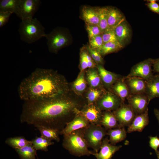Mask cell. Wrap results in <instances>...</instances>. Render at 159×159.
Returning a JSON list of instances; mask_svg holds the SVG:
<instances>
[{
  "label": "cell",
  "instance_id": "1",
  "mask_svg": "<svg viewBox=\"0 0 159 159\" xmlns=\"http://www.w3.org/2000/svg\"><path fill=\"white\" fill-rule=\"evenodd\" d=\"M68 95L54 98L24 101L21 122L54 129L60 131L86 105Z\"/></svg>",
  "mask_w": 159,
  "mask_h": 159
},
{
  "label": "cell",
  "instance_id": "2",
  "mask_svg": "<svg viewBox=\"0 0 159 159\" xmlns=\"http://www.w3.org/2000/svg\"><path fill=\"white\" fill-rule=\"evenodd\" d=\"M18 91L24 101L66 96L69 89L62 75L53 69L37 68L21 81Z\"/></svg>",
  "mask_w": 159,
  "mask_h": 159
},
{
  "label": "cell",
  "instance_id": "3",
  "mask_svg": "<svg viewBox=\"0 0 159 159\" xmlns=\"http://www.w3.org/2000/svg\"><path fill=\"white\" fill-rule=\"evenodd\" d=\"M63 136L62 146L72 155L78 157L92 155L94 152L88 149L84 137L83 128Z\"/></svg>",
  "mask_w": 159,
  "mask_h": 159
},
{
  "label": "cell",
  "instance_id": "4",
  "mask_svg": "<svg viewBox=\"0 0 159 159\" xmlns=\"http://www.w3.org/2000/svg\"><path fill=\"white\" fill-rule=\"evenodd\" d=\"M19 32L21 39L28 44L35 42L44 37V28L37 18L22 20L20 24Z\"/></svg>",
  "mask_w": 159,
  "mask_h": 159
},
{
  "label": "cell",
  "instance_id": "5",
  "mask_svg": "<svg viewBox=\"0 0 159 159\" xmlns=\"http://www.w3.org/2000/svg\"><path fill=\"white\" fill-rule=\"evenodd\" d=\"M49 51L57 53L62 48L68 46L71 42V38L68 30L64 28L57 27L48 34H46Z\"/></svg>",
  "mask_w": 159,
  "mask_h": 159
},
{
  "label": "cell",
  "instance_id": "6",
  "mask_svg": "<svg viewBox=\"0 0 159 159\" xmlns=\"http://www.w3.org/2000/svg\"><path fill=\"white\" fill-rule=\"evenodd\" d=\"M84 137L89 148L92 149L94 153L100 150L104 137L107 130L99 125L90 124L83 128Z\"/></svg>",
  "mask_w": 159,
  "mask_h": 159
},
{
  "label": "cell",
  "instance_id": "7",
  "mask_svg": "<svg viewBox=\"0 0 159 159\" xmlns=\"http://www.w3.org/2000/svg\"><path fill=\"white\" fill-rule=\"evenodd\" d=\"M123 103L121 99L115 94L105 91L95 104L102 111H111L118 108Z\"/></svg>",
  "mask_w": 159,
  "mask_h": 159
},
{
  "label": "cell",
  "instance_id": "8",
  "mask_svg": "<svg viewBox=\"0 0 159 159\" xmlns=\"http://www.w3.org/2000/svg\"><path fill=\"white\" fill-rule=\"evenodd\" d=\"M153 59L149 58L134 65L126 77H138L147 81L153 76Z\"/></svg>",
  "mask_w": 159,
  "mask_h": 159
},
{
  "label": "cell",
  "instance_id": "9",
  "mask_svg": "<svg viewBox=\"0 0 159 159\" xmlns=\"http://www.w3.org/2000/svg\"><path fill=\"white\" fill-rule=\"evenodd\" d=\"M112 112L121 127H128L136 115L130 106L125 103Z\"/></svg>",
  "mask_w": 159,
  "mask_h": 159
},
{
  "label": "cell",
  "instance_id": "10",
  "mask_svg": "<svg viewBox=\"0 0 159 159\" xmlns=\"http://www.w3.org/2000/svg\"><path fill=\"white\" fill-rule=\"evenodd\" d=\"M127 99L128 104L136 115L142 113L148 110V100L145 93L130 94Z\"/></svg>",
  "mask_w": 159,
  "mask_h": 159
},
{
  "label": "cell",
  "instance_id": "11",
  "mask_svg": "<svg viewBox=\"0 0 159 159\" xmlns=\"http://www.w3.org/2000/svg\"><path fill=\"white\" fill-rule=\"evenodd\" d=\"M39 0H20L17 16L21 20L33 18L40 4Z\"/></svg>",
  "mask_w": 159,
  "mask_h": 159
},
{
  "label": "cell",
  "instance_id": "12",
  "mask_svg": "<svg viewBox=\"0 0 159 159\" xmlns=\"http://www.w3.org/2000/svg\"><path fill=\"white\" fill-rule=\"evenodd\" d=\"M90 124L100 125L102 112L95 104L85 105L80 112Z\"/></svg>",
  "mask_w": 159,
  "mask_h": 159
},
{
  "label": "cell",
  "instance_id": "13",
  "mask_svg": "<svg viewBox=\"0 0 159 159\" xmlns=\"http://www.w3.org/2000/svg\"><path fill=\"white\" fill-rule=\"evenodd\" d=\"M121 145L116 146L111 144L107 137L104 138L100 151L94 152V155L97 159H111L115 153L121 148Z\"/></svg>",
  "mask_w": 159,
  "mask_h": 159
},
{
  "label": "cell",
  "instance_id": "14",
  "mask_svg": "<svg viewBox=\"0 0 159 159\" xmlns=\"http://www.w3.org/2000/svg\"><path fill=\"white\" fill-rule=\"evenodd\" d=\"M90 124L87 120L80 112L71 121L67 124L63 130L60 131V134L63 136L67 135L75 130L84 128Z\"/></svg>",
  "mask_w": 159,
  "mask_h": 159
},
{
  "label": "cell",
  "instance_id": "15",
  "mask_svg": "<svg viewBox=\"0 0 159 159\" xmlns=\"http://www.w3.org/2000/svg\"><path fill=\"white\" fill-rule=\"evenodd\" d=\"M97 68L103 85L108 89H111L117 80L123 77L120 75L106 70L102 65L97 64Z\"/></svg>",
  "mask_w": 159,
  "mask_h": 159
},
{
  "label": "cell",
  "instance_id": "16",
  "mask_svg": "<svg viewBox=\"0 0 159 159\" xmlns=\"http://www.w3.org/2000/svg\"><path fill=\"white\" fill-rule=\"evenodd\" d=\"M124 78L130 94L145 93V80L138 77H124Z\"/></svg>",
  "mask_w": 159,
  "mask_h": 159
},
{
  "label": "cell",
  "instance_id": "17",
  "mask_svg": "<svg viewBox=\"0 0 159 159\" xmlns=\"http://www.w3.org/2000/svg\"><path fill=\"white\" fill-rule=\"evenodd\" d=\"M148 110L136 115L131 124L128 127L127 132H142L149 122Z\"/></svg>",
  "mask_w": 159,
  "mask_h": 159
},
{
  "label": "cell",
  "instance_id": "18",
  "mask_svg": "<svg viewBox=\"0 0 159 159\" xmlns=\"http://www.w3.org/2000/svg\"><path fill=\"white\" fill-rule=\"evenodd\" d=\"M81 17L85 23L99 25V14L98 7L83 6L81 10Z\"/></svg>",
  "mask_w": 159,
  "mask_h": 159
},
{
  "label": "cell",
  "instance_id": "19",
  "mask_svg": "<svg viewBox=\"0 0 159 159\" xmlns=\"http://www.w3.org/2000/svg\"><path fill=\"white\" fill-rule=\"evenodd\" d=\"M145 81V94L149 103L153 99L159 97V74L153 75L150 79Z\"/></svg>",
  "mask_w": 159,
  "mask_h": 159
},
{
  "label": "cell",
  "instance_id": "20",
  "mask_svg": "<svg viewBox=\"0 0 159 159\" xmlns=\"http://www.w3.org/2000/svg\"><path fill=\"white\" fill-rule=\"evenodd\" d=\"M114 30L117 41L123 46L130 39L131 30L125 20L117 25Z\"/></svg>",
  "mask_w": 159,
  "mask_h": 159
},
{
  "label": "cell",
  "instance_id": "21",
  "mask_svg": "<svg viewBox=\"0 0 159 159\" xmlns=\"http://www.w3.org/2000/svg\"><path fill=\"white\" fill-rule=\"evenodd\" d=\"M107 23L109 28L114 29L125 20L124 16L117 8L107 7Z\"/></svg>",
  "mask_w": 159,
  "mask_h": 159
},
{
  "label": "cell",
  "instance_id": "22",
  "mask_svg": "<svg viewBox=\"0 0 159 159\" xmlns=\"http://www.w3.org/2000/svg\"><path fill=\"white\" fill-rule=\"evenodd\" d=\"M100 125L107 130L121 127L113 112L109 111L102 112Z\"/></svg>",
  "mask_w": 159,
  "mask_h": 159
},
{
  "label": "cell",
  "instance_id": "23",
  "mask_svg": "<svg viewBox=\"0 0 159 159\" xmlns=\"http://www.w3.org/2000/svg\"><path fill=\"white\" fill-rule=\"evenodd\" d=\"M113 93L119 96L123 103L130 94L128 87L125 81L124 77L117 80L112 87Z\"/></svg>",
  "mask_w": 159,
  "mask_h": 159
},
{
  "label": "cell",
  "instance_id": "24",
  "mask_svg": "<svg viewBox=\"0 0 159 159\" xmlns=\"http://www.w3.org/2000/svg\"><path fill=\"white\" fill-rule=\"evenodd\" d=\"M127 132L124 127H119L107 130V135L109 136L110 143L115 145L125 139Z\"/></svg>",
  "mask_w": 159,
  "mask_h": 159
},
{
  "label": "cell",
  "instance_id": "25",
  "mask_svg": "<svg viewBox=\"0 0 159 159\" xmlns=\"http://www.w3.org/2000/svg\"><path fill=\"white\" fill-rule=\"evenodd\" d=\"M20 0H1L0 12H9L19 14Z\"/></svg>",
  "mask_w": 159,
  "mask_h": 159
},
{
  "label": "cell",
  "instance_id": "26",
  "mask_svg": "<svg viewBox=\"0 0 159 159\" xmlns=\"http://www.w3.org/2000/svg\"><path fill=\"white\" fill-rule=\"evenodd\" d=\"M86 77L87 81L92 88L102 87L103 85L97 69L89 68L87 71Z\"/></svg>",
  "mask_w": 159,
  "mask_h": 159
},
{
  "label": "cell",
  "instance_id": "27",
  "mask_svg": "<svg viewBox=\"0 0 159 159\" xmlns=\"http://www.w3.org/2000/svg\"><path fill=\"white\" fill-rule=\"evenodd\" d=\"M15 150L21 159H36L37 150L34 147L32 143Z\"/></svg>",
  "mask_w": 159,
  "mask_h": 159
},
{
  "label": "cell",
  "instance_id": "28",
  "mask_svg": "<svg viewBox=\"0 0 159 159\" xmlns=\"http://www.w3.org/2000/svg\"><path fill=\"white\" fill-rule=\"evenodd\" d=\"M31 141L33 146L36 150H41L45 152L48 151V148L49 146L54 143L52 140L42 136H36Z\"/></svg>",
  "mask_w": 159,
  "mask_h": 159
},
{
  "label": "cell",
  "instance_id": "29",
  "mask_svg": "<svg viewBox=\"0 0 159 159\" xmlns=\"http://www.w3.org/2000/svg\"><path fill=\"white\" fill-rule=\"evenodd\" d=\"M40 132L41 136L51 140L59 142L60 131L57 130L43 126L36 127Z\"/></svg>",
  "mask_w": 159,
  "mask_h": 159
},
{
  "label": "cell",
  "instance_id": "30",
  "mask_svg": "<svg viewBox=\"0 0 159 159\" xmlns=\"http://www.w3.org/2000/svg\"><path fill=\"white\" fill-rule=\"evenodd\" d=\"M6 144L15 149L19 148L32 143L22 136L10 137L5 141Z\"/></svg>",
  "mask_w": 159,
  "mask_h": 159
},
{
  "label": "cell",
  "instance_id": "31",
  "mask_svg": "<svg viewBox=\"0 0 159 159\" xmlns=\"http://www.w3.org/2000/svg\"><path fill=\"white\" fill-rule=\"evenodd\" d=\"M118 41L110 42L104 44L100 50L98 51L102 56L117 52L123 47Z\"/></svg>",
  "mask_w": 159,
  "mask_h": 159
},
{
  "label": "cell",
  "instance_id": "32",
  "mask_svg": "<svg viewBox=\"0 0 159 159\" xmlns=\"http://www.w3.org/2000/svg\"><path fill=\"white\" fill-rule=\"evenodd\" d=\"M84 72V71L81 72L73 84V88L78 94H80L83 93L87 87V83Z\"/></svg>",
  "mask_w": 159,
  "mask_h": 159
},
{
  "label": "cell",
  "instance_id": "33",
  "mask_svg": "<svg viewBox=\"0 0 159 159\" xmlns=\"http://www.w3.org/2000/svg\"><path fill=\"white\" fill-rule=\"evenodd\" d=\"M98 9L99 18V26L103 33L110 29L107 23V8L98 7Z\"/></svg>",
  "mask_w": 159,
  "mask_h": 159
},
{
  "label": "cell",
  "instance_id": "34",
  "mask_svg": "<svg viewBox=\"0 0 159 159\" xmlns=\"http://www.w3.org/2000/svg\"><path fill=\"white\" fill-rule=\"evenodd\" d=\"M105 92L101 89L92 88L88 92L87 96V104H95Z\"/></svg>",
  "mask_w": 159,
  "mask_h": 159
},
{
  "label": "cell",
  "instance_id": "35",
  "mask_svg": "<svg viewBox=\"0 0 159 159\" xmlns=\"http://www.w3.org/2000/svg\"><path fill=\"white\" fill-rule=\"evenodd\" d=\"M88 52L94 61L97 64L102 65L104 60L102 56L97 50L90 47L89 45L85 46Z\"/></svg>",
  "mask_w": 159,
  "mask_h": 159
},
{
  "label": "cell",
  "instance_id": "36",
  "mask_svg": "<svg viewBox=\"0 0 159 159\" xmlns=\"http://www.w3.org/2000/svg\"><path fill=\"white\" fill-rule=\"evenodd\" d=\"M89 38L100 35L102 32L98 25L85 23Z\"/></svg>",
  "mask_w": 159,
  "mask_h": 159
},
{
  "label": "cell",
  "instance_id": "37",
  "mask_svg": "<svg viewBox=\"0 0 159 159\" xmlns=\"http://www.w3.org/2000/svg\"><path fill=\"white\" fill-rule=\"evenodd\" d=\"M89 39V46L97 51L100 49L104 44L101 34Z\"/></svg>",
  "mask_w": 159,
  "mask_h": 159
},
{
  "label": "cell",
  "instance_id": "38",
  "mask_svg": "<svg viewBox=\"0 0 159 159\" xmlns=\"http://www.w3.org/2000/svg\"><path fill=\"white\" fill-rule=\"evenodd\" d=\"M103 43L117 41L114 29H109L102 34Z\"/></svg>",
  "mask_w": 159,
  "mask_h": 159
},
{
  "label": "cell",
  "instance_id": "39",
  "mask_svg": "<svg viewBox=\"0 0 159 159\" xmlns=\"http://www.w3.org/2000/svg\"><path fill=\"white\" fill-rule=\"evenodd\" d=\"M87 50L85 46L81 48L80 54L81 72L84 71L88 68V61L87 57Z\"/></svg>",
  "mask_w": 159,
  "mask_h": 159
},
{
  "label": "cell",
  "instance_id": "40",
  "mask_svg": "<svg viewBox=\"0 0 159 159\" xmlns=\"http://www.w3.org/2000/svg\"><path fill=\"white\" fill-rule=\"evenodd\" d=\"M12 13L9 12H0V27H2L7 23Z\"/></svg>",
  "mask_w": 159,
  "mask_h": 159
},
{
  "label": "cell",
  "instance_id": "41",
  "mask_svg": "<svg viewBox=\"0 0 159 159\" xmlns=\"http://www.w3.org/2000/svg\"><path fill=\"white\" fill-rule=\"evenodd\" d=\"M149 138L150 146L156 152L157 151L159 146V139L157 136H150Z\"/></svg>",
  "mask_w": 159,
  "mask_h": 159
},
{
  "label": "cell",
  "instance_id": "42",
  "mask_svg": "<svg viewBox=\"0 0 159 159\" xmlns=\"http://www.w3.org/2000/svg\"><path fill=\"white\" fill-rule=\"evenodd\" d=\"M146 5L151 11L159 14V5L156 2H148Z\"/></svg>",
  "mask_w": 159,
  "mask_h": 159
},
{
  "label": "cell",
  "instance_id": "43",
  "mask_svg": "<svg viewBox=\"0 0 159 159\" xmlns=\"http://www.w3.org/2000/svg\"><path fill=\"white\" fill-rule=\"evenodd\" d=\"M152 67L154 72L159 73V58L153 59Z\"/></svg>",
  "mask_w": 159,
  "mask_h": 159
},
{
  "label": "cell",
  "instance_id": "44",
  "mask_svg": "<svg viewBox=\"0 0 159 159\" xmlns=\"http://www.w3.org/2000/svg\"><path fill=\"white\" fill-rule=\"evenodd\" d=\"M154 112L159 124V110L157 109H155L154 110Z\"/></svg>",
  "mask_w": 159,
  "mask_h": 159
},
{
  "label": "cell",
  "instance_id": "45",
  "mask_svg": "<svg viewBox=\"0 0 159 159\" xmlns=\"http://www.w3.org/2000/svg\"><path fill=\"white\" fill-rule=\"evenodd\" d=\"M155 153L158 159H159V151L157 150V151L155 152Z\"/></svg>",
  "mask_w": 159,
  "mask_h": 159
},
{
  "label": "cell",
  "instance_id": "46",
  "mask_svg": "<svg viewBox=\"0 0 159 159\" xmlns=\"http://www.w3.org/2000/svg\"><path fill=\"white\" fill-rule=\"evenodd\" d=\"M149 2H156L158 1V0H147Z\"/></svg>",
  "mask_w": 159,
  "mask_h": 159
},
{
  "label": "cell",
  "instance_id": "47",
  "mask_svg": "<svg viewBox=\"0 0 159 159\" xmlns=\"http://www.w3.org/2000/svg\"><path fill=\"white\" fill-rule=\"evenodd\" d=\"M39 159L38 158V159Z\"/></svg>",
  "mask_w": 159,
  "mask_h": 159
}]
</instances>
